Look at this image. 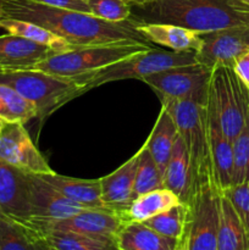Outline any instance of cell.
I'll return each mask as SVG.
<instances>
[{"label":"cell","instance_id":"obj_1","mask_svg":"<svg viewBox=\"0 0 249 250\" xmlns=\"http://www.w3.org/2000/svg\"><path fill=\"white\" fill-rule=\"evenodd\" d=\"M5 19L39 24L75 48L107 44H150L137 29V23L132 19L109 22L85 12L50 7L32 0H6Z\"/></svg>","mask_w":249,"mask_h":250},{"label":"cell","instance_id":"obj_2","mask_svg":"<svg viewBox=\"0 0 249 250\" xmlns=\"http://www.w3.org/2000/svg\"><path fill=\"white\" fill-rule=\"evenodd\" d=\"M131 10L137 23H172L199 33L249 26V9L241 0H141Z\"/></svg>","mask_w":249,"mask_h":250},{"label":"cell","instance_id":"obj_3","mask_svg":"<svg viewBox=\"0 0 249 250\" xmlns=\"http://www.w3.org/2000/svg\"><path fill=\"white\" fill-rule=\"evenodd\" d=\"M0 83L10 85L38 110V117L49 115L75 98L84 94L78 78H66L39 70H19L0 72Z\"/></svg>","mask_w":249,"mask_h":250},{"label":"cell","instance_id":"obj_4","mask_svg":"<svg viewBox=\"0 0 249 250\" xmlns=\"http://www.w3.org/2000/svg\"><path fill=\"white\" fill-rule=\"evenodd\" d=\"M187 222L183 243L187 250H217L220 192L211 176L195 178L187 200Z\"/></svg>","mask_w":249,"mask_h":250},{"label":"cell","instance_id":"obj_5","mask_svg":"<svg viewBox=\"0 0 249 250\" xmlns=\"http://www.w3.org/2000/svg\"><path fill=\"white\" fill-rule=\"evenodd\" d=\"M197 62V56L193 51H167L151 46L78 80L82 82L85 93L105 83L122 80L143 81L154 73Z\"/></svg>","mask_w":249,"mask_h":250},{"label":"cell","instance_id":"obj_6","mask_svg":"<svg viewBox=\"0 0 249 250\" xmlns=\"http://www.w3.org/2000/svg\"><path fill=\"white\" fill-rule=\"evenodd\" d=\"M151 48L150 44H107L83 46L53 54L39 61L33 70L66 78H80L107 67L133 54Z\"/></svg>","mask_w":249,"mask_h":250},{"label":"cell","instance_id":"obj_7","mask_svg":"<svg viewBox=\"0 0 249 250\" xmlns=\"http://www.w3.org/2000/svg\"><path fill=\"white\" fill-rule=\"evenodd\" d=\"M208 106L225 136L233 141L249 114V89L231 66L219 65L211 68Z\"/></svg>","mask_w":249,"mask_h":250},{"label":"cell","instance_id":"obj_8","mask_svg":"<svg viewBox=\"0 0 249 250\" xmlns=\"http://www.w3.org/2000/svg\"><path fill=\"white\" fill-rule=\"evenodd\" d=\"M161 105L172 116L178 136L187 149L193 181L203 176H211L207 105L192 100H164Z\"/></svg>","mask_w":249,"mask_h":250},{"label":"cell","instance_id":"obj_9","mask_svg":"<svg viewBox=\"0 0 249 250\" xmlns=\"http://www.w3.org/2000/svg\"><path fill=\"white\" fill-rule=\"evenodd\" d=\"M211 68L202 63L177 66L154 73L143 80L160 102L164 100H192L207 105Z\"/></svg>","mask_w":249,"mask_h":250},{"label":"cell","instance_id":"obj_10","mask_svg":"<svg viewBox=\"0 0 249 250\" xmlns=\"http://www.w3.org/2000/svg\"><path fill=\"white\" fill-rule=\"evenodd\" d=\"M23 222L41 233L61 231L111 239L116 238L119 231L124 225L121 216L109 209H88L67 219L60 220L31 217Z\"/></svg>","mask_w":249,"mask_h":250},{"label":"cell","instance_id":"obj_11","mask_svg":"<svg viewBox=\"0 0 249 250\" xmlns=\"http://www.w3.org/2000/svg\"><path fill=\"white\" fill-rule=\"evenodd\" d=\"M0 163L27 175L44 176L54 172L23 124L7 125L0 134Z\"/></svg>","mask_w":249,"mask_h":250},{"label":"cell","instance_id":"obj_12","mask_svg":"<svg viewBox=\"0 0 249 250\" xmlns=\"http://www.w3.org/2000/svg\"><path fill=\"white\" fill-rule=\"evenodd\" d=\"M202 46L195 53L197 61L209 68L233 66L234 61L249 50V26L233 27L202 33Z\"/></svg>","mask_w":249,"mask_h":250},{"label":"cell","instance_id":"obj_13","mask_svg":"<svg viewBox=\"0 0 249 250\" xmlns=\"http://www.w3.org/2000/svg\"><path fill=\"white\" fill-rule=\"evenodd\" d=\"M0 211L17 221L32 217L29 175L0 163Z\"/></svg>","mask_w":249,"mask_h":250},{"label":"cell","instance_id":"obj_14","mask_svg":"<svg viewBox=\"0 0 249 250\" xmlns=\"http://www.w3.org/2000/svg\"><path fill=\"white\" fill-rule=\"evenodd\" d=\"M29 190H31L32 217L60 220L67 219L78 212L88 210V208L72 202L61 194L41 176L29 175Z\"/></svg>","mask_w":249,"mask_h":250},{"label":"cell","instance_id":"obj_15","mask_svg":"<svg viewBox=\"0 0 249 250\" xmlns=\"http://www.w3.org/2000/svg\"><path fill=\"white\" fill-rule=\"evenodd\" d=\"M208 114V137H209V154L211 176L214 185L220 193L232 186L233 180V149L232 141L225 136L207 104Z\"/></svg>","mask_w":249,"mask_h":250},{"label":"cell","instance_id":"obj_16","mask_svg":"<svg viewBox=\"0 0 249 250\" xmlns=\"http://www.w3.org/2000/svg\"><path fill=\"white\" fill-rule=\"evenodd\" d=\"M137 172V153L117 170L99 178L102 200L112 211H124L134 200V180Z\"/></svg>","mask_w":249,"mask_h":250},{"label":"cell","instance_id":"obj_17","mask_svg":"<svg viewBox=\"0 0 249 250\" xmlns=\"http://www.w3.org/2000/svg\"><path fill=\"white\" fill-rule=\"evenodd\" d=\"M51 49L12 34L0 36V72L33 68L39 61L53 55Z\"/></svg>","mask_w":249,"mask_h":250},{"label":"cell","instance_id":"obj_18","mask_svg":"<svg viewBox=\"0 0 249 250\" xmlns=\"http://www.w3.org/2000/svg\"><path fill=\"white\" fill-rule=\"evenodd\" d=\"M137 29L149 43L166 46L173 51L197 53L202 46V33L177 24L137 23Z\"/></svg>","mask_w":249,"mask_h":250},{"label":"cell","instance_id":"obj_19","mask_svg":"<svg viewBox=\"0 0 249 250\" xmlns=\"http://www.w3.org/2000/svg\"><path fill=\"white\" fill-rule=\"evenodd\" d=\"M56 190L88 209H106L102 200L100 180H83L53 172L41 176Z\"/></svg>","mask_w":249,"mask_h":250},{"label":"cell","instance_id":"obj_20","mask_svg":"<svg viewBox=\"0 0 249 250\" xmlns=\"http://www.w3.org/2000/svg\"><path fill=\"white\" fill-rule=\"evenodd\" d=\"M177 138L178 132L175 121L167 109L161 105V110L159 112L155 125L145 141L146 149L153 160L155 161L161 177H164L166 166L170 160L173 146H175Z\"/></svg>","mask_w":249,"mask_h":250},{"label":"cell","instance_id":"obj_21","mask_svg":"<svg viewBox=\"0 0 249 250\" xmlns=\"http://www.w3.org/2000/svg\"><path fill=\"white\" fill-rule=\"evenodd\" d=\"M0 250H50L41 232L0 211Z\"/></svg>","mask_w":249,"mask_h":250},{"label":"cell","instance_id":"obj_22","mask_svg":"<svg viewBox=\"0 0 249 250\" xmlns=\"http://www.w3.org/2000/svg\"><path fill=\"white\" fill-rule=\"evenodd\" d=\"M119 250H175L178 239L161 236L143 222H128L116 236Z\"/></svg>","mask_w":249,"mask_h":250},{"label":"cell","instance_id":"obj_23","mask_svg":"<svg viewBox=\"0 0 249 250\" xmlns=\"http://www.w3.org/2000/svg\"><path fill=\"white\" fill-rule=\"evenodd\" d=\"M178 203H181L180 198L170 189L163 187L136 197L131 205L119 215L124 224L144 222L150 217L175 207Z\"/></svg>","mask_w":249,"mask_h":250},{"label":"cell","instance_id":"obj_24","mask_svg":"<svg viewBox=\"0 0 249 250\" xmlns=\"http://www.w3.org/2000/svg\"><path fill=\"white\" fill-rule=\"evenodd\" d=\"M193 183V172L190 167L189 156L187 149L183 144L182 139L178 136L172 154L166 166L165 173L163 177L164 188H167L175 193L181 202H186L189 195L190 188Z\"/></svg>","mask_w":249,"mask_h":250},{"label":"cell","instance_id":"obj_25","mask_svg":"<svg viewBox=\"0 0 249 250\" xmlns=\"http://www.w3.org/2000/svg\"><path fill=\"white\" fill-rule=\"evenodd\" d=\"M217 250H249V237L229 200L220 193Z\"/></svg>","mask_w":249,"mask_h":250},{"label":"cell","instance_id":"obj_26","mask_svg":"<svg viewBox=\"0 0 249 250\" xmlns=\"http://www.w3.org/2000/svg\"><path fill=\"white\" fill-rule=\"evenodd\" d=\"M0 29H4L12 36L21 37V38L33 42L39 45L46 46V48L51 49L55 54L77 49L71 45L65 39L60 38L49 29L33 23V22L17 19H1L0 20Z\"/></svg>","mask_w":249,"mask_h":250},{"label":"cell","instance_id":"obj_27","mask_svg":"<svg viewBox=\"0 0 249 250\" xmlns=\"http://www.w3.org/2000/svg\"><path fill=\"white\" fill-rule=\"evenodd\" d=\"M50 250H119L116 239L72 232L48 231L42 233Z\"/></svg>","mask_w":249,"mask_h":250},{"label":"cell","instance_id":"obj_28","mask_svg":"<svg viewBox=\"0 0 249 250\" xmlns=\"http://www.w3.org/2000/svg\"><path fill=\"white\" fill-rule=\"evenodd\" d=\"M38 117L37 107L10 85L0 83V120L6 125L26 124Z\"/></svg>","mask_w":249,"mask_h":250},{"label":"cell","instance_id":"obj_29","mask_svg":"<svg viewBox=\"0 0 249 250\" xmlns=\"http://www.w3.org/2000/svg\"><path fill=\"white\" fill-rule=\"evenodd\" d=\"M187 204L186 203H178L175 207L170 208L166 211L160 212L155 216L150 217L143 224L150 227L161 236L168 237V238L180 239L183 236L187 222Z\"/></svg>","mask_w":249,"mask_h":250},{"label":"cell","instance_id":"obj_30","mask_svg":"<svg viewBox=\"0 0 249 250\" xmlns=\"http://www.w3.org/2000/svg\"><path fill=\"white\" fill-rule=\"evenodd\" d=\"M163 177L160 175L155 161L146 149L144 142L143 146L137 151V172L134 180V197L148 193L150 190L163 188Z\"/></svg>","mask_w":249,"mask_h":250},{"label":"cell","instance_id":"obj_31","mask_svg":"<svg viewBox=\"0 0 249 250\" xmlns=\"http://www.w3.org/2000/svg\"><path fill=\"white\" fill-rule=\"evenodd\" d=\"M233 149V180L232 185L249 181V114L243 128L232 141Z\"/></svg>","mask_w":249,"mask_h":250},{"label":"cell","instance_id":"obj_32","mask_svg":"<svg viewBox=\"0 0 249 250\" xmlns=\"http://www.w3.org/2000/svg\"><path fill=\"white\" fill-rule=\"evenodd\" d=\"M89 14L109 22H124L131 17V2L127 0H87Z\"/></svg>","mask_w":249,"mask_h":250},{"label":"cell","instance_id":"obj_33","mask_svg":"<svg viewBox=\"0 0 249 250\" xmlns=\"http://www.w3.org/2000/svg\"><path fill=\"white\" fill-rule=\"evenodd\" d=\"M221 194L229 200L249 237V181L239 185H232L221 192Z\"/></svg>","mask_w":249,"mask_h":250},{"label":"cell","instance_id":"obj_34","mask_svg":"<svg viewBox=\"0 0 249 250\" xmlns=\"http://www.w3.org/2000/svg\"><path fill=\"white\" fill-rule=\"evenodd\" d=\"M32 1L50 7H58V9H66L89 14L87 0H32Z\"/></svg>","mask_w":249,"mask_h":250},{"label":"cell","instance_id":"obj_35","mask_svg":"<svg viewBox=\"0 0 249 250\" xmlns=\"http://www.w3.org/2000/svg\"><path fill=\"white\" fill-rule=\"evenodd\" d=\"M232 68L236 72V75L238 76L239 80L243 82V84L249 89V50L242 54L234 61Z\"/></svg>","mask_w":249,"mask_h":250},{"label":"cell","instance_id":"obj_36","mask_svg":"<svg viewBox=\"0 0 249 250\" xmlns=\"http://www.w3.org/2000/svg\"><path fill=\"white\" fill-rule=\"evenodd\" d=\"M5 2L6 0H0V20L5 19Z\"/></svg>","mask_w":249,"mask_h":250},{"label":"cell","instance_id":"obj_37","mask_svg":"<svg viewBox=\"0 0 249 250\" xmlns=\"http://www.w3.org/2000/svg\"><path fill=\"white\" fill-rule=\"evenodd\" d=\"M175 250H187V247H186V244L183 243L182 239H178L177 242V246H176Z\"/></svg>","mask_w":249,"mask_h":250},{"label":"cell","instance_id":"obj_38","mask_svg":"<svg viewBox=\"0 0 249 250\" xmlns=\"http://www.w3.org/2000/svg\"><path fill=\"white\" fill-rule=\"evenodd\" d=\"M6 126H7V125L5 124L4 121H1V120H0V134H1L2 132H4V129L6 128Z\"/></svg>","mask_w":249,"mask_h":250},{"label":"cell","instance_id":"obj_39","mask_svg":"<svg viewBox=\"0 0 249 250\" xmlns=\"http://www.w3.org/2000/svg\"><path fill=\"white\" fill-rule=\"evenodd\" d=\"M241 1H242V2H243V4H244V5H246V6H247V7H248V9H249V0H241Z\"/></svg>","mask_w":249,"mask_h":250},{"label":"cell","instance_id":"obj_40","mask_svg":"<svg viewBox=\"0 0 249 250\" xmlns=\"http://www.w3.org/2000/svg\"><path fill=\"white\" fill-rule=\"evenodd\" d=\"M128 2H136V1H141V0H127Z\"/></svg>","mask_w":249,"mask_h":250}]
</instances>
